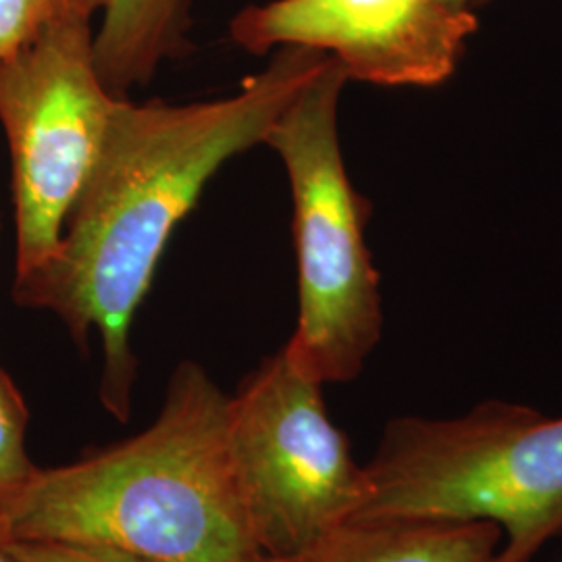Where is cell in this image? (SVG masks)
I'll return each instance as SVG.
<instances>
[{
  "mask_svg": "<svg viewBox=\"0 0 562 562\" xmlns=\"http://www.w3.org/2000/svg\"><path fill=\"white\" fill-rule=\"evenodd\" d=\"M477 27L475 13L440 0H271L240 9L229 38L257 57L280 46L322 50L348 80L431 88L457 71Z\"/></svg>",
  "mask_w": 562,
  "mask_h": 562,
  "instance_id": "obj_7",
  "label": "cell"
},
{
  "mask_svg": "<svg viewBox=\"0 0 562 562\" xmlns=\"http://www.w3.org/2000/svg\"><path fill=\"white\" fill-rule=\"evenodd\" d=\"M192 0H109L94 30V65L106 90L127 99L167 60L192 53Z\"/></svg>",
  "mask_w": 562,
  "mask_h": 562,
  "instance_id": "obj_9",
  "label": "cell"
},
{
  "mask_svg": "<svg viewBox=\"0 0 562 562\" xmlns=\"http://www.w3.org/2000/svg\"><path fill=\"white\" fill-rule=\"evenodd\" d=\"M27 422L30 411L20 387L0 367V536L4 540V519L38 471L27 454Z\"/></svg>",
  "mask_w": 562,
  "mask_h": 562,
  "instance_id": "obj_10",
  "label": "cell"
},
{
  "mask_svg": "<svg viewBox=\"0 0 562 562\" xmlns=\"http://www.w3.org/2000/svg\"><path fill=\"white\" fill-rule=\"evenodd\" d=\"M18 562H153L109 546L69 542H9Z\"/></svg>",
  "mask_w": 562,
  "mask_h": 562,
  "instance_id": "obj_12",
  "label": "cell"
},
{
  "mask_svg": "<svg viewBox=\"0 0 562 562\" xmlns=\"http://www.w3.org/2000/svg\"><path fill=\"white\" fill-rule=\"evenodd\" d=\"M446 7H452L457 11H469L475 13V9H482L483 4H487L490 0H440Z\"/></svg>",
  "mask_w": 562,
  "mask_h": 562,
  "instance_id": "obj_13",
  "label": "cell"
},
{
  "mask_svg": "<svg viewBox=\"0 0 562 562\" xmlns=\"http://www.w3.org/2000/svg\"><path fill=\"white\" fill-rule=\"evenodd\" d=\"M229 452L255 543L288 557L352 521L367 498L364 464L283 348L229 396Z\"/></svg>",
  "mask_w": 562,
  "mask_h": 562,
  "instance_id": "obj_5",
  "label": "cell"
},
{
  "mask_svg": "<svg viewBox=\"0 0 562 562\" xmlns=\"http://www.w3.org/2000/svg\"><path fill=\"white\" fill-rule=\"evenodd\" d=\"M329 59L280 46L269 65L217 101L117 99L99 161L48 261L15 276L13 301L57 315L86 348L102 340V406L130 422L138 359L132 325L165 248L225 162L257 144Z\"/></svg>",
  "mask_w": 562,
  "mask_h": 562,
  "instance_id": "obj_1",
  "label": "cell"
},
{
  "mask_svg": "<svg viewBox=\"0 0 562 562\" xmlns=\"http://www.w3.org/2000/svg\"><path fill=\"white\" fill-rule=\"evenodd\" d=\"M109 0H0V59L63 23H92Z\"/></svg>",
  "mask_w": 562,
  "mask_h": 562,
  "instance_id": "obj_11",
  "label": "cell"
},
{
  "mask_svg": "<svg viewBox=\"0 0 562 562\" xmlns=\"http://www.w3.org/2000/svg\"><path fill=\"white\" fill-rule=\"evenodd\" d=\"M113 97L92 23L55 25L0 59V127L11 155L15 276L53 257L99 161Z\"/></svg>",
  "mask_w": 562,
  "mask_h": 562,
  "instance_id": "obj_6",
  "label": "cell"
},
{
  "mask_svg": "<svg viewBox=\"0 0 562 562\" xmlns=\"http://www.w3.org/2000/svg\"><path fill=\"white\" fill-rule=\"evenodd\" d=\"M501 543L492 522L355 519L294 554L250 562H496Z\"/></svg>",
  "mask_w": 562,
  "mask_h": 562,
  "instance_id": "obj_8",
  "label": "cell"
},
{
  "mask_svg": "<svg viewBox=\"0 0 562 562\" xmlns=\"http://www.w3.org/2000/svg\"><path fill=\"white\" fill-rule=\"evenodd\" d=\"M4 536L109 546L153 562L252 561L261 552L229 452V396L201 362L181 361L142 434L38 467Z\"/></svg>",
  "mask_w": 562,
  "mask_h": 562,
  "instance_id": "obj_2",
  "label": "cell"
},
{
  "mask_svg": "<svg viewBox=\"0 0 562 562\" xmlns=\"http://www.w3.org/2000/svg\"><path fill=\"white\" fill-rule=\"evenodd\" d=\"M348 81L329 57L265 138L290 181L299 261V323L283 352L322 385L357 380L383 334L380 273L364 241L371 202L348 178L338 134Z\"/></svg>",
  "mask_w": 562,
  "mask_h": 562,
  "instance_id": "obj_4",
  "label": "cell"
},
{
  "mask_svg": "<svg viewBox=\"0 0 562 562\" xmlns=\"http://www.w3.org/2000/svg\"><path fill=\"white\" fill-rule=\"evenodd\" d=\"M364 475L355 519L492 522L503 531L496 562H531L562 536V417L527 404L396 417Z\"/></svg>",
  "mask_w": 562,
  "mask_h": 562,
  "instance_id": "obj_3",
  "label": "cell"
},
{
  "mask_svg": "<svg viewBox=\"0 0 562 562\" xmlns=\"http://www.w3.org/2000/svg\"><path fill=\"white\" fill-rule=\"evenodd\" d=\"M7 540L0 536V562H18L15 561V557L11 554V550H9V546H7Z\"/></svg>",
  "mask_w": 562,
  "mask_h": 562,
  "instance_id": "obj_14",
  "label": "cell"
}]
</instances>
